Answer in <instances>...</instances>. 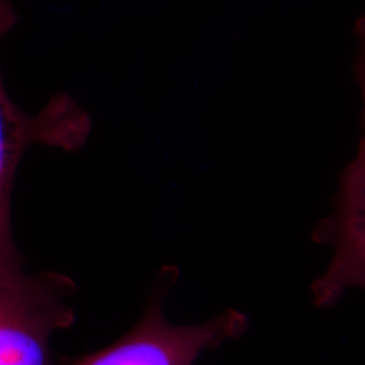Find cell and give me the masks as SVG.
<instances>
[{
    "label": "cell",
    "mask_w": 365,
    "mask_h": 365,
    "mask_svg": "<svg viewBox=\"0 0 365 365\" xmlns=\"http://www.w3.org/2000/svg\"><path fill=\"white\" fill-rule=\"evenodd\" d=\"M11 0H0V41L15 26ZM91 129L87 113L69 96H56L36 115L14 103L0 75V280L22 274V259L14 244L11 192L19 163L31 145L76 150Z\"/></svg>",
    "instance_id": "6da1fadb"
},
{
    "label": "cell",
    "mask_w": 365,
    "mask_h": 365,
    "mask_svg": "<svg viewBox=\"0 0 365 365\" xmlns=\"http://www.w3.org/2000/svg\"><path fill=\"white\" fill-rule=\"evenodd\" d=\"M75 282L58 272L0 280V365H56L51 339L76 315Z\"/></svg>",
    "instance_id": "7a4b0ae2"
},
{
    "label": "cell",
    "mask_w": 365,
    "mask_h": 365,
    "mask_svg": "<svg viewBox=\"0 0 365 365\" xmlns=\"http://www.w3.org/2000/svg\"><path fill=\"white\" fill-rule=\"evenodd\" d=\"M248 324L245 314L227 309L207 322L176 327L168 322L156 297L140 322L114 344L58 365H192L202 353L241 337Z\"/></svg>",
    "instance_id": "3957f363"
},
{
    "label": "cell",
    "mask_w": 365,
    "mask_h": 365,
    "mask_svg": "<svg viewBox=\"0 0 365 365\" xmlns=\"http://www.w3.org/2000/svg\"><path fill=\"white\" fill-rule=\"evenodd\" d=\"M314 241L333 247L327 271L313 284L314 304L336 306L346 291L365 289V140L341 173L333 212L314 232Z\"/></svg>",
    "instance_id": "277c9868"
},
{
    "label": "cell",
    "mask_w": 365,
    "mask_h": 365,
    "mask_svg": "<svg viewBox=\"0 0 365 365\" xmlns=\"http://www.w3.org/2000/svg\"><path fill=\"white\" fill-rule=\"evenodd\" d=\"M356 36L359 39V54H357V61H356V72H357V78H359L361 92H363V99H364L365 123V15L357 21ZM363 140H365V135L363 137Z\"/></svg>",
    "instance_id": "5b68a950"
}]
</instances>
